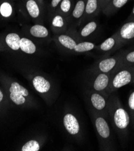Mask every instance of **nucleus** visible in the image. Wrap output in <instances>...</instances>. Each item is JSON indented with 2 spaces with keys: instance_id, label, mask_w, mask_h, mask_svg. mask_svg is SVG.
<instances>
[{
  "instance_id": "obj_1",
  "label": "nucleus",
  "mask_w": 134,
  "mask_h": 151,
  "mask_svg": "<svg viewBox=\"0 0 134 151\" xmlns=\"http://www.w3.org/2000/svg\"><path fill=\"white\" fill-rule=\"evenodd\" d=\"M107 111L113 130L117 134L118 139L125 144L129 139L130 117L127 109L124 107L115 92L111 93L109 96Z\"/></svg>"
},
{
  "instance_id": "obj_2",
  "label": "nucleus",
  "mask_w": 134,
  "mask_h": 151,
  "mask_svg": "<svg viewBox=\"0 0 134 151\" xmlns=\"http://www.w3.org/2000/svg\"><path fill=\"white\" fill-rule=\"evenodd\" d=\"M93 124L100 150H116L117 146L108 114L93 111Z\"/></svg>"
},
{
  "instance_id": "obj_3",
  "label": "nucleus",
  "mask_w": 134,
  "mask_h": 151,
  "mask_svg": "<svg viewBox=\"0 0 134 151\" xmlns=\"http://www.w3.org/2000/svg\"><path fill=\"white\" fill-rule=\"evenodd\" d=\"M112 75L109 92L111 95L129 84H131L134 77V65L130 66H121L117 68Z\"/></svg>"
},
{
  "instance_id": "obj_4",
  "label": "nucleus",
  "mask_w": 134,
  "mask_h": 151,
  "mask_svg": "<svg viewBox=\"0 0 134 151\" xmlns=\"http://www.w3.org/2000/svg\"><path fill=\"white\" fill-rule=\"evenodd\" d=\"M123 51L124 50H120L114 55L100 59L94 65V72L112 74L120 66Z\"/></svg>"
},
{
  "instance_id": "obj_5",
  "label": "nucleus",
  "mask_w": 134,
  "mask_h": 151,
  "mask_svg": "<svg viewBox=\"0 0 134 151\" xmlns=\"http://www.w3.org/2000/svg\"><path fill=\"white\" fill-rule=\"evenodd\" d=\"M111 78V73L94 72V76L91 83V90L109 96V87Z\"/></svg>"
},
{
  "instance_id": "obj_6",
  "label": "nucleus",
  "mask_w": 134,
  "mask_h": 151,
  "mask_svg": "<svg viewBox=\"0 0 134 151\" xmlns=\"http://www.w3.org/2000/svg\"><path fill=\"white\" fill-rule=\"evenodd\" d=\"M109 95L101 92L91 90L89 95V102L94 111L108 114V104Z\"/></svg>"
},
{
  "instance_id": "obj_7",
  "label": "nucleus",
  "mask_w": 134,
  "mask_h": 151,
  "mask_svg": "<svg viewBox=\"0 0 134 151\" xmlns=\"http://www.w3.org/2000/svg\"><path fill=\"white\" fill-rule=\"evenodd\" d=\"M119 42L122 46L134 41V19L127 18L116 32Z\"/></svg>"
},
{
  "instance_id": "obj_8",
  "label": "nucleus",
  "mask_w": 134,
  "mask_h": 151,
  "mask_svg": "<svg viewBox=\"0 0 134 151\" xmlns=\"http://www.w3.org/2000/svg\"><path fill=\"white\" fill-rule=\"evenodd\" d=\"M122 47V45L118 40L116 33L112 36L106 39L101 44L96 47V50L103 54H109L115 52L117 50Z\"/></svg>"
},
{
  "instance_id": "obj_9",
  "label": "nucleus",
  "mask_w": 134,
  "mask_h": 151,
  "mask_svg": "<svg viewBox=\"0 0 134 151\" xmlns=\"http://www.w3.org/2000/svg\"><path fill=\"white\" fill-rule=\"evenodd\" d=\"M22 6L28 15L33 19H39L43 16L45 8L37 0H22Z\"/></svg>"
},
{
  "instance_id": "obj_10",
  "label": "nucleus",
  "mask_w": 134,
  "mask_h": 151,
  "mask_svg": "<svg viewBox=\"0 0 134 151\" xmlns=\"http://www.w3.org/2000/svg\"><path fill=\"white\" fill-rule=\"evenodd\" d=\"M10 98L12 101L17 105L23 104L25 102L24 96L28 95V90L18 83H12L10 88Z\"/></svg>"
},
{
  "instance_id": "obj_11",
  "label": "nucleus",
  "mask_w": 134,
  "mask_h": 151,
  "mask_svg": "<svg viewBox=\"0 0 134 151\" xmlns=\"http://www.w3.org/2000/svg\"><path fill=\"white\" fill-rule=\"evenodd\" d=\"M101 12V7L99 0H86L84 14L80 23L93 19Z\"/></svg>"
},
{
  "instance_id": "obj_12",
  "label": "nucleus",
  "mask_w": 134,
  "mask_h": 151,
  "mask_svg": "<svg viewBox=\"0 0 134 151\" xmlns=\"http://www.w3.org/2000/svg\"><path fill=\"white\" fill-rule=\"evenodd\" d=\"M50 17L51 26L53 31L57 34H62L67 29L68 19L57 11L51 14Z\"/></svg>"
},
{
  "instance_id": "obj_13",
  "label": "nucleus",
  "mask_w": 134,
  "mask_h": 151,
  "mask_svg": "<svg viewBox=\"0 0 134 151\" xmlns=\"http://www.w3.org/2000/svg\"><path fill=\"white\" fill-rule=\"evenodd\" d=\"M63 124L65 129L72 135H78L80 131V125L78 120L71 113H67L64 116Z\"/></svg>"
},
{
  "instance_id": "obj_14",
  "label": "nucleus",
  "mask_w": 134,
  "mask_h": 151,
  "mask_svg": "<svg viewBox=\"0 0 134 151\" xmlns=\"http://www.w3.org/2000/svg\"><path fill=\"white\" fill-rule=\"evenodd\" d=\"M56 40L57 44L68 51H73L76 45L78 43V42L68 35L61 34L57 35L56 37Z\"/></svg>"
},
{
  "instance_id": "obj_15",
  "label": "nucleus",
  "mask_w": 134,
  "mask_h": 151,
  "mask_svg": "<svg viewBox=\"0 0 134 151\" xmlns=\"http://www.w3.org/2000/svg\"><path fill=\"white\" fill-rule=\"evenodd\" d=\"M130 0H111L110 3L104 8L102 12L106 16H111L122 8Z\"/></svg>"
},
{
  "instance_id": "obj_16",
  "label": "nucleus",
  "mask_w": 134,
  "mask_h": 151,
  "mask_svg": "<svg viewBox=\"0 0 134 151\" xmlns=\"http://www.w3.org/2000/svg\"><path fill=\"white\" fill-rule=\"evenodd\" d=\"M86 0H78L74 4L70 17L71 19L76 22H81L83 18Z\"/></svg>"
},
{
  "instance_id": "obj_17",
  "label": "nucleus",
  "mask_w": 134,
  "mask_h": 151,
  "mask_svg": "<svg viewBox=\"0 0 134 151\" xmlns=\"http://www.w3.org/2000/svg\"><path fill=\"white\" fill-rule=\"evenodd\" d=\"M33 84L35 89L41 93H48L51 88V83L42 76H36L33 80Z\"/></svg>"
},
{
  "instance_id": "obj_18",
  "label": "nucleus",
  "mask_w": 134,
  "mask_h": 151,
  "mask_svg": "<svg viewBox=\"0 0 134 151\" xmlns=\"http://www.w3.org/2000/svg\"><path fill=\"white\" fill-rule=\"evenodd\" d=\"M14 6L13 0H3L0 2V15L4 18H10L14 13Z\"/></svg>"
},
{
  "instance_id": "obj_19",
  "label": "nucleus",
  "mask_w": 134,
  "mask_h": 151,
  "mask_svg": "<svg viewBox=\"0 0 134 151\" xmlns=\"http://www.w3.org/2000/svg\"><path fill=\"white\" fill-rule=\"evenodd\" d=\"M98 27L99 24L96 20L91 19L89 21L80 29L79 36L83 39L90 36L97 29Z\"/></svg>"
},
{
  "instance_id": "obj_20",
  "label": "nucleus",
  "mask_w": 134,
  "mask_h": 151,
  "mask_svg": "<svg viewBox=\"0 0 134 151\" xmlns=\"http://www.w3.org/2000/svg\"><path fill=\"white\" fill-rule=\"evenodd\" d=\"M74 4L75 3H74V0H62L56 11L69 19Z\"/></svg>"
},
{
  "instance_id": "obj_21",
  "label": "nucleus",
  "mask_w": 134,
  "mask_h": 151,
  "mask_svg": "<svg viewBox=\"0 0 134 151\" xmlns=\"http://www.w3.org/2000/svg\"><path fill=\"white\" fill-rule=\"evenodd\" d=\"M134 65V46L127 50H124L121 63L119 67Z\"/></svg>"
},
{
  "instance_id": "obj_22",
  "label": "nucleus",
  "mask_w": 134,
  "mask_h": 151,
  "mask_svg": "<svg viewBox=\"0 0 134 151\" xmlns=\"http://www.w3.org/2000/svg\"><path fill=\"white\" fill-rule=\"evenodd\" d=\"M30 33L36 38H47L49 36V29L42 25L36 24L30 29Z\"/></svg>"
},
{
  "instance_id": "obj_23",
  "label": "nucleus",
  "mask_w": 134,
  "mask_h": 151,
  "mask_svg": "<svg viewBox=\"0 0 134 151\" xmlns=\"http://www.w3.org/2000/svg\"><path fill=\"white\" fill-rule=\"evenodd\" d=\"M20 35L14 33L8 34L5 38V42L7 46L14 51H17L20 49Z\"/></svg>"
},
{
  "instance_id": "obj_24",
  "label": "nucleus",
  "mask_w": 134,
  "mask_h": 151,
  "mask_svg": "<svg viewBox=\"0 0 134 151\" xmlns=\"http://www.w3.org/2000/svg\"><path fill=\"white\" fill-rule=\"evenodd\" d=\"M20 47L22 52L28 54H34L37 49L35 44L30 39L25 37L21 38Z\"/></svg>"
},
{
  "instance_id": "obj_25",
  "label": "nucleus",
  "mask_w": 134,
  "mask_h": 151,
  "mask_svg": "<svg viewBox=\"0 0 134 151\" xmlns=\"http://www.w3.org/2000/svg\"><path fill=\"white\" fill-rule=\"evenodd\" d=\"M95 43L90 42H81L78 43L76 47L74 49V51L76 53H83L91 51L96 48Z\"/></svg>"
},
{
  "instance_id": "obj_26",
  "label": "nucleus",
  "mask_w": 134,
  "mask_h": 151,
  "mask_svg": "<svg viewBox=\"0 0 134 151\" xmlns=\"http://www.w3.org/2000/svg\"><path fill=\"white\" fill-rule=\"evenodd\" d=\"M127 110L130 115L131 125L134 129V90L131 92L129 96Z\"/></svg>"
},
{
  "instance_id": "obj_27",
  "label": "nucleus",
  "mask_w": 134,
  "mask_h": 151,
  "mask_svg": "<svg viewBox=\"0 0 134 151\" xmlns=\"http://www.w3.org/2000/svg\"><path fill=\"white\" fill-rule=\"evenodd\" d=\"M40 149L38 142L36 140H30L26 143L22 147V151H38Z\"/></svg>"
},
{
  "instance_id": "obj_28",
  "label": "nucleus",
  "mask_w": 134,
  "mask_h": 151,
  "mask_svg": "<svg viewBox=\"0 0 134 151\" xmlns=\"http://www.w3.org/2000/svg\"><path fill=\"white\" fill-rule=\"evenodd\" d=\"M61 1L62 0H50L48 5V11L50 16L56 12L57 9Z\"/></svg>"
},
{
  "instance_id": "obj_29",
  "label": "nucleus",
  "mask_w": 134,
  "mask_h": 151,
  "mask_svg": "<svg viewBox=\"0 0 134 151\" xmlns=\"http://www.w3.org/2000/svg\"><path fill=\"white\" fill-rule=\"evenodd\" d=\"M99 1L100 3V6L101 7V12H102L104 8H105L110 3L111 0H99Z\"/></svg>"
},
{
  "instance_id": "obj_30",
  "label": "nucleus",
  "mask_w": 134,
  "mask_h": 151,
  "mask_svg": "<svg viewBox=\"0 0 134 151\" xmlns=\"http://www.w3.org/2000/svg\"><path fill=\"white\" fill-rule=\"evenodd\" d=\"M37 1L41 4V5L43 7L46 8V1H45V0H37Z\"/></svg>"
},
{
  "instance_id": "obj_31",
  "label": "nucleus",
  "mask_w": 134,
  "mask_h": 151,
  "mask_svg": "<svg viewBox=\"0 0 134 151\" xmlns=\"http://www.w3.org/2000/svg\"><path fill=\"white\" fill-rule=\"evenodd\" d=\"M128 18L134 19V5H133V9H132V12H131L130 14L129 15V17H128Z\"/></svg>"
},
{
  "instance_id": "obj_32",
  "label": "nucleus",
  "mask_w": 134,
  "mask_h": 151,
  "mask_svg": "<svg viewBox=\"0 0 134 151\" xmlns=\"http://www.w3.org/2000/svg\"><path fill=\"white\" fill-rule=\"evenodd\" d=\"M3 99V94L2 92L1 91V90H0V102L2 101Z\"/></svg>"
},
{
  "instance_id": "obj_33",
  "label": "nucleus",
  "mask_w": 134,
  "mask_h": 151,
  "mask_svg": "<svg viewBox=\"0 0 134 151\" xmlns=\"http://www.w3.org/2000/svg\"><path fill=\"white\" fill-rule=\"evenodd\" d=\"M132 84H133V85H134V77H133V81H132Z\"/></svg>"
},
{
  "instance_id": "obj_34",
  "label": "nucleus",
  "mask_w": 134,
  "mask_h": 151,
  "mask_svg": "<svg viewBox=\"0 0 134 151\" xmlns=\"http://www.w3.org/2000/svg\"><path fill=\"white\" fill-rule=\"evenodd\" d=\"M13 1H14V0H13Z\"/></svg>"
}]
</instances>
